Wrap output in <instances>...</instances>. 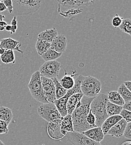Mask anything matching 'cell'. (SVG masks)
<instances>
[{"label":"cell","instance_id":"23","mask_svg":"<svg viewBox=\"0 0 131 145\" xmlns=\"http://www.w3.org/2000/svg\"><path fill=\"white\" fill-rule=\"evenodd\" d=\"M122 109V106L114 105L109 101L108 102L106 106V110L108 117L116 115H120V113Z\"/></svg>","mask_w":131,"mask_h":145},{"label":"cell","instance_id":"29","mask_svg":"<svg viewBox=\"0 0 131 145\" xmlns=\"http://www.w3.org/2000/svg\"><path fill=\"white\" fill-rule=\"evenodd\" d=\"M62 121L67 128L68 132H74V127L71 114H68L64 117H62Z\"/></svg>","mask_w":131,"mask_h":145},{"label":"cell","instance_id":"45","mask_svg":"<svg viewBox=\"0 0 131 145\" xmlns=\"http://www.w3.org/2000/svg\"><path fill=\"white\" fill-rule=\"evenodd\" d=\"M5 50L4 49L0 48V54H1V55L5 53Z\"/></svg>","mask_w":131,"mask_h":145},{"label":"cell","instance_id":"34","mask_svg":"<svg viewBox=\"0 0 131 145\" xmlns=\"http://www.w3.org/2000/svg\"><path fill=\"white\" fill-rule=\"evenodd\" d=\"M95 0H75V5L80 6H90L95 3Z\"/></svg>","mask_w":131,"mask_h":145},{"label":"cell","instance_id":"50","mask_svg":"<svg viewBox=\"0 0 131 145\" xmlns=\"http://www.w3.org/2000/svg\"><path fill=\"white\" fill-rule=\"evenodd\" d=\"M0 56H1V54H0Z\"/></svg>","mask_w":131,"mask_h":145},{"label":"cell","instance_id":"25","mask_svg":"<svg viewBox=\"0 0 131 145\" xmlns=\"http://www.w3.org/2000/svg\"><path fill=\"white\" fill-rule=\"evenodd\" d=\"M62 54L59 53L51 48H49L44 54L41 55V56L45 61H49L56 60L62 56Z\"/></svg>","mask_w":131,"mask_h":145},{"label":"cell","instance_id":"18","mask_svg":"<svg viewBox=\"0 0 131 145\" xmlns=\"http://www.w3.org/2000/svg\"><path fill=\"white\" fill-rule=\"evenodd\" d=\"M58 34L56 29L53 27L51 29H47L40 33L38 34V39L47 41L51 43L55 39L57 36H58Z\"/></svg>","mask_w":131,"mask_h":145},{"label":"cell","instance_id":"17","mask_svg":"<svg viewBox=\"0 0 131 145\" xmlns=\"http://www.w3.org/2000/svg\"><path fill=\"white\" fill-rule=\"evenodd\" d=\"M122 119V117L120 115H116L108 117L103 122L101 126L104 135H106L108 131Z\"/></svg>","mask_w":131,"mask_h":145},{"label":"cell","instance_id":"43","mask_svg":"<svg viewBox=\"0 0 131 145\" xmlns=\"http://www.w3.org/2000/svg\"><path fill=\"white\" fill-rule=\"evenodd\" d=\"M12 30V26L11 25H7L6 27H5V30H6L7 31H9L10 32Z\"/></svg>","mask_w":131,"mask_h":145},{"label":"cell","instance_id":"20","mask_svg":"<svg viewBox=\"0 0 131 145\" xmlns=\"http://www.w3.org/2000/svg\"><path fill=\"white\" fill-rule=\"evenodd\" d=\"M108 101L114 105L122 106L124 105L125 102L117 91H111L107 95Z\"/></svg>","mask_w":131,"mask_h":145},{"label":"cell","instance_id":"8","mask_svg":"<svg viewBox=\"0 0 131 145\" xmlns=\"http://www.w3.org/2000/svg\"><path fill=\"white\" fill-rule=\"evenodd\" d=\"M61 64L57 60L45 61L40 68V75L49 79L57 78L61 71Z\"/></svg>","mask_w":131,"mask_h":145},{"label":"cell","instance_id":"36","mask_svg":"<svg viewBox=\"0 0 131 145\" xmlns=\"http://www.w3.org/2000/svg\"><path fill=\"white\" fill-rule=\"evenodd\" d=\"M1 1L6 6L9 13L12 14L13 12V6L12 0H1Z\"/></svg>","mask_w":131,"mask_h":145},{"label":"cell","instance_id":"46","mask_svg":"<svg viewBox=\"0 0 131 145\" xmlns=\"http://www.w3.org/2000/svg\"><path fill=\"white\" fill-rule=\"evenodd\" d=\"M5 18V16L4 15L0 14V21H2Z\"/></svg>","mask_w":131,"mask_h":145},{"label":"cell","instance_id":"41","mask_svg":"<svg viewBox=\"0 0 131 145\" xmlns=\"http://www.w3.org/2000/svg\"><path fill=\"white\" fill-rule=\"evenodd\" d=\"M17 24H18V21H17V19H16V16H15L11 22V26L17 25Z\"/></svg>","mask_w":131,"mask_h":145},{"label":"cell","instance_id":"37","mask_svg":"<svg viewBox=\"0 0 131 145\" xmlns=\"http://www.w3.org/2000/svg\"><path fill=\"white\" fill-rule=\"evenodd\" d=\"M123 135L124 137L131 140V122L127 123Z\"/></svg>","mask_w":131,"mask_h":145},{"label":"cell","instance_id":"32","mask_svg":"<svg viewBox=\"0 0 131 145\" xmlns=\"http://www.w3.org/2000/svg\"><path fill=\"white\" fill-rule=\"evenodd\" d=\"M123 18L120 16H119L118 14H116L114 17L113 18L112 21V24L113 26L115 28L119 27L120 25H121L122 21Z\"/></svg>","mask_w":131,"mask_h":145},{"label":"cell","instance_id":"7","mask_svg":"<svg viewBox=\"0 0 131 145\" xmlns=\"http://www.w3.org/2000/svg\"><path fill=\"white\" fill-rule=\"evenodd\" d=\"M37 111L39 116L48 122L62 118L54 103H42L38 108Z\"/></svg>","mask_w":131,"mask_h":145},{"label":"cell","instance_id":"27","mask_svg":"<svg viewBox=\"0 0 131 145\" xmlns=\"http://www.w3.org/2000/svg\"><path fill=\"white\" fill-rule=\"evenodd\" d=\"M117 91L122 97L125 102L131 101V92L127 89L124 83H122L119 87Z\"/></svg>","mask_w":131,"mask_h":145},{"label":"cell","instance_id":"10","mask_svg":"<svg viewBox=\"0 0 131 145\" xmlns=\"http://www.w3.org/2000/svg\"><path fill=\"white\" fill-rule=\"evenodd\" d=\"M42 88L44 95L48 103H53L56 99V88L52 79L45 78L41 75Z\"/></svg>","mask_w":131,"mask_h":145},{"label":"cell","instance_id":"38","mask_svg":"<svg viewBox=\"0 0 131 145\" xmlns=\"http://www.w3.org/2000/svg\"><path fill=\"white\" fill-rule=\"evenodd\" d=\"M123 109L131 112V101L125 102L124 105L123 106Z\"/></svg>","mask_w":131,"mask_h":145},{"label":"cell","instance_id":"26","mask_svg":"<svg viewBox=\"0 0 131 145\" xmlns=\"http://www.w3.org/2000/svg\"><path fill=\"white\" fill-rule=\"evenodd\" d=\"M52 80H53L56 88V99H59L65 95V94L67 93V90L65 89L61 84L60 82L58 80L57 78H52Z\"/></svg>","mask_w":131,"mask_h":145},{"label":"cell","instance_id":"6","mask_svg":"<svg viewBox=\"0 0 131 145\" xmlns=\"http://www.w3.org/2000/svg\"><path fill=\"white\" fill-rule=\"evenodd\" d=\"M101 89V83L99 80L92 76H85L81 84V91L84 95L95 98Z\"/></svg>","mask_w":131,"mask_h":145},{"label":"cell","instance_id":"2","mask_svg":"<svg viewBox=\"0 0 131 145\" xmlns=\"http://www.w3.org/2000/svg\"><path fill=\"white\" fill-rule=\"evenodd\" d=\"M108 102V96L100 94L95 97L90 105V110L96 118V126L101 127L103 122L108 117L106 106Z\"/></svg>","mask_w":131,"mask_h":145},{"label":"cell","instance_id":"16","mask_svg":"<svg viewBox=\"0 0 131 145\" xmlns=\"http://www.w3.org/2000/svg\"><path fill=\"white\" fill-rule=\"evenodd\" d=\"M83 96L84 95L82 93V92H80L73 94L68 98L66 105V108L68 114H72L73 111L76 108L77 104L81 101Z\"/></svg>","mask_w":131,"mask_h":145},{"label":"cell","instance_id":"11","mask_svg":"<svg viewBox=\"0 0 131 145\" xmlns=\"http://www.w3.org/2000/svg\"><path fill=\"white\" fill-rule=\"evenodd\" d=\"M61 118L53 120L48 124L47 128V133L49 137L53 140H60L65 137L61 132Z\"/></svg>","mask_w":131,"mask_h":145},{"label":"cell","instance_id":"42","mask_svg":"<svg viewBox=\"0 0 131 145\" xmlns=\"http://www.w3.org/2000/svg\"><path fill=\"white\" fill-rule=\"evenodd\" d=\"M12 26V30L10 31V34H13L15 33L16 30L18 29V26L17 25H14V26Z\"/></svg>","mask_w":131,"mask_h":145},{"label":"cell","instance_id":"12","mask_svg":"<svg viewBox=\"0 0 131 145\" xmlns=\"http://www.w3.org/2000/svg\"><path fill=\"white\" fill-rule=\"evenodd\" d=\"M67 46V40L66 37L62 34H59L51 42V48L59 53L63 54L66 51Z\"/></svg>","mask_w":131,"mask_h":145},{"label":"cell","instance_id":"9","mask_svg":"<svg viewBox=\"0 0 131 145\" xmlns=\"http://www.w3.org/2000/svg\"><path fill=\"white\" fill-rule=\"evenodd\" d=\"M68 141L73 145H101L91 140L82 133L76 132H67L66 135Z\"/></svg>","mask_w":131,"mask_h":145},{"label":"cell","instance_id":"15","mask_svg":"<svg viewBox=\"0 0 131 145\" xmlns=\"http://www.w3.org/2000/svg\"><path fill=\"white\" fill-rule=\"evenodd\" d=\"M82 133L91 140L99 143H100V142L103 140L105 136L101 128L100 127L90 128L85 132H83Z\"/></svg>","mask_w":131,"mask_h":145},{"label":"cell","instance_id":"4","mask_svg":"<svg viewBox=\"0 0 131 145\" xmlns=\"http://www.w3.org/2000/svg\"><path fill=\"white\" fill-rule=\"evenodd\" d=\"M84 77L85 76L82 75H79L75 79V85L74 87L72 89L68 90L65 96L59 99H56L55 101L53 103L56 106L57 108L59 111L62 117H64L68 114L66 105L68 98L74 94L81 92V84Z\"/></svg>","mask_w":131,"mask_h":145},{"label":"cell","instance_id":"13","mask_svg":"<svg viewBox=\"0 0 131 145\" xmlns=\"http://www.w3.org/2000/svg\"><path fill=\"white\" fill-rule=\"evenodd\" d=\"M21 46V44L19 41L11 37L3 39L0 41V48L4 49L5 50H16L19 53L23 54V52L20 49Z\"/></svg>","mask_w":131,"mask_h":145},{"label":"cell","instance_id":"3","mask_svg":"<svg viewBox=\"0 0 131 145\" xmlns=\"http://www.w3.org/2000/svg\"><path fill=\"white\" fill-rule=\"evenodd\" d=\"M15 15H32L40 8L41 0H12Z\"/></svg>","mask_w":131,"mask_h":145},{"label":"cell","instance_id":"47","mask_svg":"<svg viewBox=\"0 0 131 145\" xmlns=\"http://www.w3.org/2000/svg\"><path fill=\"white\" fill-rule=\"evenodd\" d=\"M122 145H131V141H128V142H126L125 143H124Z\"/></svg>","mask_w":131,"mask_h":145},{"label":"cell","instance_id":"21","mask_svg":"<svg viewBox=\"0 0 131 145\" xmlns=\"http://www.w3.org/2000/svg\"><path fill=\"white\" fill-rule=\"evenodd\" d=\"M65 73L66 74L61 80L60 83L65 89L68 91L72 89L75 85V81L74 76L75 74H72L70 75L67 74L66 72Z\"/></svg>","mask_w":131,"mask_h":145},{"label":"cell","instance_id":"24","mask_svg":"<svg viewBox=\"0 0 131 145\" xmlns=\"http://www.w3.org/2000/svg\"><path fill=\"white\" fill-rule=\"evenodd\" d=\"M1 60L4 64H9L10 63H15V57L14 50H7L5 53L1 55Z\"/></svg>","mask_w":131,"mask_h":145},{"label":"cell","instance_id":"14","mask_svg":"<svg viewBox=\"0 0 131 145\" xmlns=\"http://www.w3.org/2000/svg\"><path fill=\"white\" fill-rule=\"evenodd\" d=\"M127 124V122L122 118L108 131L107 135L117 138H120L124 134Z\"/></svg>","mask_w":131,"mask_h":145},{"label":"cell","instance_id":"49","mask_svg":"<svg viewBox=\"0 0 131 145\" xmlns=\"http://www.w3.org/2000/svg\"><path fill=\"white\" fill-rule=\"evenodd\" d=\"M0 145H5V144L0 140Z\"/></svg>","mask_w":131,"mask_h":145},{"label":"cell","instance_id":"28","mask_svg":"<svg viewBox=\"0 0 131 145\" xmlns=\"http://www.w3.org/2000/svg\"><path fill=\"white\" fill-rule=\"evenodd\" d=\"M119 29L123 33L131 36V19L125 18L123 19L120 26Z\"/></svg>","mask_w":131,"mask_h":145},{"label":"cell","instance_id":"40","mask_svg":"<svg viewBox=\"0 0 131 145\" xmlns=\"http://www.w3.org/2000/svg\"><path fill=\"white\" fill-rule=\"evenodd\" d=\"M124 84L131 92V81H126L124 82Z\"/></svg>","mask_w":131,"mask_h":145},{"label":"cell","instance_id":"33","mask_svg":"<svg viewBox=\"0 0 131 145\" xmlns=\"http://www.w3.org/2000/svg\"><path fill=\"white\" fill-rule=\"evenodd\" d=\"M59 5H62L65 7H74L75 5V0H57Z\"/></svg>","mask_w":131,"mask_h":145},{"label":"cell","instance_id":"44","mask_svg":"<svg viewBox=\"0 0 131 145\" xmlns=\"http://www.w3.org/2000/svg\"><path fill=\"white\" fill-rule=\"evenodd\" d=\"M7 25V24L6 22H5V21H0V26L5 27Z\"/></svg>","mask_w":131,"mask_h":145},{"label":"cell","instance_id":"5","mask_svg":"<svg viewBox=\"0 0 131 145\" xmlns=\"http://www.w3.org/2000/svg\"><path fill=\"white\" fill-rule=\"evenodd\" d=\"M28 87L32 97L37 101L41 103H48L43 93L41 75L39 71H36L32 75Z\"/></svg>","mask_w":131,"mask_h":145},{"label":"cell","instance_id":"22","mask_svg":"<svg viewBox=\"0 0 131 145\" xmlns=\"http://www.w3.org/2000/svg\"><path fill=\"white\" fill-rule=\"evenodd\" d=\"M51 42L38 39L36 44V48L38 54L40 56L44 54L49 48H51Z\"/></svg>","mask_w":131,"mask_h":145},{"label":"cell","instance_id":"39","mask_svg":"<svg viewBox=\"0 0 131 145\" xmlns=\"http://www.w3.org/2000/svg\"><path fill=\"white\" fill-rule=\"evenodd\" d=\"M7 9V7H6V6L4 5V3L0 1V12H2L5 11Z\"/></svg>","mask_w":131,"mask_h":145},{"label":"cell","instance_id":"35","mask_svg":"<svg viewBox=\"0 0 131 145\" xmlns=\"http://www.w3.org/2000/svg\"><path fill=\"white\" fill-rule=\"evenodd\" d=\"M9 125L5 122L0 120V135L6 134L9 132Z\"/></svg>","mask_w":131,"mask_h":145},{"label":"cell","instance_id":"30","mask_svg":"<svg viewBox=\"0 0 131 145\" xmlns=\"http://www.w3.org/2000/svg\"><path fill=\"white\" fill-rule=\"evenodd\" d=\"M86 121L92 127V128H94L96 127V118L95 117L94 114H93V113L91 112V110H90L89 113H88L87 117H86Z\"/></svg>","mask_w":131,"mask_h":145},{"label":"cell","instance_id":"19","mask_svg":"<svg viewBox=\"0 0 131 145\" xmlns=\"http://www.w3.org/2000/svg\"><path fill=\"white\" fill-rule=\"evenodd\" d=\"M14 115L11 109L8 107H0V120H2L9 125L13 118Z\"/></svg>","mask_w":131,"mask_h":145},{"label":"cell","instance_id":"48","mask_svg":"<svg viewBox=\"0 0 131 145\" xmlns=\"http://www.w3.org/2000/svg\"><path fill=\"white\" fill-rule=\"evenodd\" d=\"M5 30V27H3V26H0V31H4Z\"/></svg>","mask_w":131,"mask_h":145},{"label":"cell","instance_id":"31","mask_svg":"<svg viewBox=\"0 0 131 145\" xmlns=\"http://www.w3.org/2000/svg\"><path fill=\"white\" fill-rule=\"evenodd\" d=\"M120 116L123 118L127 123L131 122V112L126 109H123L120 113Z\"/></svg>","mask_w":131,"mask_h":145},{"label":"cell","instance_id":"1","mask_svg":"<svg viewBox=\"0 0 131 145\" xmlns=\"http://www.w3.org/2000/svg\"><path fill=\"white\" fill-rule=\"evenodd\" d=\"M94 98L84 95L72 113V120L75 132L82 133L92 128L88 123L86 117L90 110V105Z\"/></svg>","mask_w":131,"mask_h":145}]
</instances>
